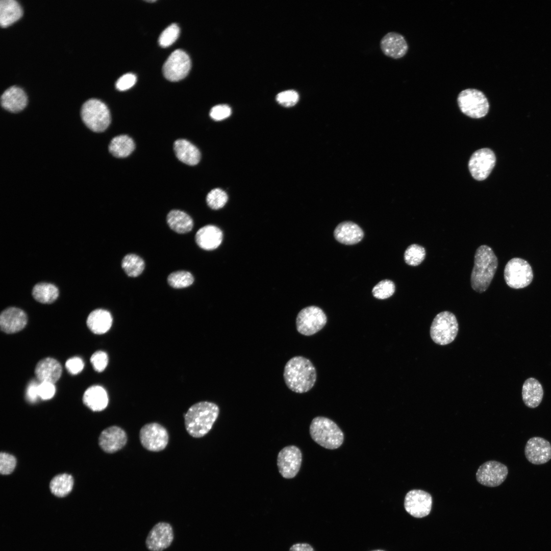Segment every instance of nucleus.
Here are the masks:
<instances>
[{
    "mask_svg": "<svg viewBox=\"0 0 551 551\" xmlns=\"http://www.w3.org/2000/svg\"><path fill=\"white\" fill-rule=\"evenodd\" d=\"M286 385L292 391L303 393L314 386L317 378L312 363L303 356H294L286 363L283 372Z\"/></svg>",
    "mask_w": 551,
    "mask_h": 551,
    "instance_id": "1",
    "label": "nucleus"
},
{
    "mask_svg": "<svg viewBox=\"0 0 551 551\" xmlns=\"http://www.w3.org/2000/svg\"><path fill=\"white\" fill-rule=\"evenodd\" d=\"M219 413L215 403L199 402L191 406L184 414V423L188 433L194 438L205 436L212 429Z\"/></svg>",
    "mask_w": 551,
    "mask_h": 551,
    "instance_id": "2",
    "label": "nucleus"
},
{
    "mask_svg": "<svg viewBox=\"0 0 551 551\" xmlns=\"http://www.w3.org/2000/svg\"><path fill=\"white\" fill-rule=\"evenodd\" d=\"M498 266V260L492 248L482 245L476 250L470 283L477 292L485 291L490 285Z\"/></svg>",
    "mask_w": 551,
    "mask_h": 551,
    "instance_id": "3",
    "label": "nucleus"
},
{
    "mask_svg": "<svg viewBox=\"0 0 551 551\" xmlns=\"http://www.w3.org/2000/svg\"><path fill=\"white\" fill-rule=\"evenodd\" d=\"M310 434L317 444L331 449L340 447L344 439L343 433L337 424L322 416L316 417L312 420L310 425Z\"/></svg>",
    "mask_w": 551,
    "mask_h": 551,
    "instance_id": "4",
    "label": "nucleus"
},
{
    "mask_svg": "<svg viewBox=\"0 0 551 551\" xmlns=\"http://www.w3.org/2000/svg\"><path fill=\"white\" fill-rule=\"evenodd\" d=\"M80 114L86 127L95 133L105 131L111 122V115L108 107L96 98H90L84 102L82 106Z\"/></svg>",
    "mask_w": 551,
    "mask_h": 551,
    "instance_id": "5",
    "label": "nucleus"
},
{
    "mask_svg": "<svg viewBox=\"0 0 551 551\" xmlns=\"http://www.w3.org/2000/svg\"><path fill=\"white\" fill-rule=\"evenodd\" d=\"M458 332V323L456 316L447 311L437 314L430 328L432 339L435 343L441 345H447L453 342Z\"/></svg>",
    "mask_w": 551,
    "mask_h": 551,
    "instance_id": "6",
    "label": "nucleus"
},
{
    "mask_svg": "<svg viewBox=\"0 0 551 551\" xmlns=\"http://www.w3.org/2000/svg\"><path fill=\"white\" fill-rule=\"evenodd\" d=\"M457 102L461 111L473 118H480L488 113L489 109L488 100L481 91L468 88L458 94Z\"/></svg>",
    "mask_w": 551,
    "mask_h": 551,
    "instance_id": "7",
    "label": "nucleus"
},
{
    "mask_svg": "<svg viewBox=\"0 0 551 551\" xmlns=\"http://www.w3.org/2000/svg\"><path fill=\"white\" fill-rule=\"evenodd\" d=\"M504 276L506 284L513 289L526 287L533 279L531 266L528 261L520 258H514L508 262Z\"/></svg>",
    "mask_w": 551,
    "mask_h": 551,
    "instance_id": "8",
    "label": "nucleus"
},
{
    "mask_svg": "<svg viewBox=\"0 0 551 551\" xmlns=\"http://www.w3.org/2000/svg\"><path fill=\"white\" fill-rule=\"evenodd\" d=\"M327 322V317L323 311L318 307L311 306L298 312L296 318V328L300 334L311 336L321 330Z\"/></svg>",
    "mask_w": 551,
    "mask_h": 551,
    "instance_id": "9",
    "label": "nucleus"
},
{
    "mask_svg": "<svg viewBox=\"0 0 551 551\" xmlns=\"http://www.w3.org/2000/svg\"><path fill=\"white\" fill-rule=\"evenodd\" d=\"M168 438L166 429L156 422L145 424L139 432L141 445L151 452H157L163 450L168 444Z\"/></svg>",
    "mask_w": 551,
    "mask_h": 551,
    "instance_id": "10",
    "label": "nucleus"
},
{
    "mask_svg": "<svg viewBox=\"0 0 551 551\" xmlns=\"http://www.w3.org/2000/svg\"><path fill=\"white\" fill-rule=\"evenodd\" d=\"M302 461V454L298 447L295 445L285 446L278 455L279 471L284 478H293L300 469Z\"/></svg>",
    "mask_w": 551,
    "mask_h": 551,
    "instance_id": "11",
    "label": "nucleus"
},
{
    "mask_svg": "<svg viewBox=\"0 0 551 551\" xmlns=\"http://www.w3.org/2000/svg\"><path fill=\"white\" fill-rule=\"evenodd\" d=\"M190 67L189 56L183 50L178 49L169 55L163 65V72L167 80L177 81L187 75Z\"/></svg>",
    "mask_w": 551,
    "mask_h": 551,
    "instance_id": "12",
    "label": "nucleus"
},
{
    "mask_svg": "<svg viewBox=\"0 0 551 551\" xmlns=\"http://www.w3.org/2000/svg\"><path fill=\"white\" fill-rule=\"evenodd\" d=\"M496 162L493 151L484 148L475 151L471 156L468 167L472 177L478 181L486 179L493 169Z\"/></svg>",
    "mask_w": 551,
    "mask_h": 551,
    "instance_id": "13",
    "label": "nucleus"
},
{
    "mask_svg": "<svg viewBox=\"0 0 551 551\" xmlns=\"http://www.w3.org/2000/svg\"><path fill=\"white\" fill-rule=\"evenodd\" d=\"M508 473V469L505 465L496 461H488L479 467L476 479L483 485L494 487L504 482Z\"/></svg>",
    "mask_w": 551,
    "mask_h": 551,
    "instance_id": "14",
    "label": "nucleus"
},
{
    "mask_svg": "<svg viewBox=\"0 0 551 551\" xmlns=\"http://www.w3.org/2000/svg\"><path fill=\"white\" fill-rule=\"evenodd\" d=\"M432 506V497L428 492L420 490L409 491L404 499L406 511L416 518H422L428 515Z\"/></svg>",
    "mask_w": 551,
    "mask_h": 551,
    "instance_id": "15",
    "label": "nucleus"
},
{
    "mask_svg": "<svg viewBox=\"0 0 551 551\" xmlns=\"http://www.w3.org/2000/svg\"><path fill=\"white\" fill-rule=\"evenodd\" d=\"M173 539V531L170 524L159 522L148 533L145 544L150 551H162L171 545Z\"/></svg>",
    "mask_w": 551,
    "mask_h": 551,
    "instance_id": "16",
    "label": "nucleus"
},
{
    "mask_svg": "<svg viewBox=\"0 0 551 551\" xmlns=\"http://www.w3.org/2000/svg\"><path fill=\"white\" fill-rule=\"evenodd\" d=\"M524 454L527 459L533 464L546 463L551 459V444L542 437L531 438L525 444Z\"/></svg>",
    "mask_w": 551,
    "mask_h": 551,
    "instance_id": "17",
    "label": "nucleus"
},
{
    "mask_svg": "<svg viewBox=\"0 0 551 551\" xmlns=\"http://www.w3.org/2000/svg\"><path fill=\"white\" fill-rule=\"evenodd\" d=\"M127 436L121 428L113 425L104 430L101 433L98 443L106 453H114L121 449L127 443Z\"/></svg>",
    "mask_w": 551,
    "mask_h": 551,
    "instance_id": "18",
    "label": "nucleus"
},
{
    "mask_svg": "<svg viewBox=\"0 0 551 551\" xmlns=\"http://www.w3.org/2000/svg\"><path fill=\"white\" fill-rule=\"evenodd\" d=\"M380 45L385 55L394 59L402 58L408 51L404 36L395 32L386 33L381 39Z\"/></svg>",
    "mask_w": 551,
    "mask_h": 551,
    "instance_id": "19",
    "label": "nucleus"
},
{
    "mask_svg": "<svg viewBox=\"0 0 551 551\" xmlns=\"http://www.w3.org/2000/svg\"><path fill=\"white\" fill-rule=\"evenodd\" d=\"M28 317L20 309L10 307L4 310L0 316L1 330L7 334L15 333L22 330L26 325Z\"/></svg>",
    "mask_w": 551,
    "mask_h": 551,
    "instance_id": "20",
    "label": "nucleus"
},
{
    "mask_svg": "<svg viewBox=\"0 0 551 551\" xmlns=\"http://www.w3.org/2000/svg\"><path fill=\"white\" fill-rule=\"evenodd\" d=\"M27 103V96L20 87L12 86L7 88L1 96V104L5 110L13 113L23 110Z\"/></svg>",
    "mask_w": 551,
    "mask_h": 551,
    "instance_id": "21",
    "label": "nucleus"
},
{
    "mask_svg": "<svg viewBox=\"0 0 551 551\" xmlns=\"http://www.w3.org/2000/svg\"><path fill=\"white\" fill-rule=\"evenodd\" d=\"M223 238L221 230L215 226L207 225L200 228L195 234L197 244L205 250H213L221 244Z\"/></svg>",
    "mask_w": 551,
    "mask_h": 551,
    "instance_id": "22",
    "label": "nucleus"
},
{
    "mask_svg": "<svg viewBox=\"0 0 551 551\" xmlns=\"http://www.w3.org/2000/svg\"><path fill=\"white\" fill-rule=\"evenodd\" d=\"M35 373L39 382H46L54 384L61 375L62 367L60 363L55 359L46 358L37 364Z\"/></svg>",
    "mask_w": 551,
    "mask_h": 551,
    "instance_id": "23",
    "label": "nucleus"
},
{
    "mask_svg": "<svg viewBox=\"0 0 551 551\" xmlns=\"http://www.w3.org/2000/svg\"><path fill=\"white\" fill-rule=\"evenodd\" d=\"M334 235L339 242L346 245H352L359 242L362 239L364 233L357 224L352 221H343L336 227Z\"/></svg>",
    "mask_w": 551,
    "mask_h": 551,
    "instance_id": "24",
    "label": "nucleus"
},
{
    "mask_svg": "<svg viewBox=\"0 0 551 551\" xmlns=\"http://www.w3.org/2000/svg\"><path fill=\"white\" fill-rule=\"evenodd\" d=\"M543 396V387L537 379L530 378L524 381L522 388V398L526 406L530 408L537 407Z\"/></svg>",
    "mask_w": 551,
    "mask_h": 551,
    "instance_id": "25",
    "label": "nucleus"
},
{
    "mask_svg": "<svg viewBox=\"0 0 551 551\" xmlns=\"http://www.w3.org/2000/svg\"><path fill=\"white\" fill-rule=\"evenodd\" d=\"M173 149L177 158L186 164L195 165L200 161L201 153L198 149L185 139L176 140Z\"/></svg>",
    "mask_w": 551,
    "mask_h": 551,
    "instance_id": "26",
    "label": "nucleus"
},
{
    "mask_svg": "<svg viewBox=\"0 0 551 551\" xmlns=\"http://www.w3.org/2000/svg\"><path fill=\"white\" fill-rule=\"evenodd\" d=\"M84 404L93 411L105 409L108 404V397L106 390L101 386L95 385L89 387L83 397Z\"/></svg>",
    "mask_w": 551,
    "mask_h": 551,
    "instance_id": "27",
    "label": "nucleus"
},
{
    "mask_svg": "<svg viewBox=\"0 0 551 551\" xmlns=\"http://www.w3.org/2000/svg\"><path fill=\"white\" fill-rule=\"evenodd\" d=\"M112 317L110 313L104 309H96L92 311L87 319V325L89 330L96 334H103L111 328Z\"/></svg>",
    "mask_w": 551,
    "mask_h": 551,
    "instance_id": "28",
    "label": "nucleus"
},
{
    "mask_svg": "<svg viewBox=\"0 0 551 551\" xmlns=\"http://www.w3.org/2000/svg\"><path fill=\"white\" fill-rule=\"evenodd\" d=\"M166 220L169 228L179 234L191 231L193 226L191 217L186 213L179 210L170 211L167 216Z\"/></svg>",
    "mask_w": 551,
    "mask_h": 551,
    "instance_id": "29",
    "label": "nucleus"
},
{
    "mask_svg": "<svg viewBox=\"0 0 551 551\" xmlns=\"http://www.w3.org/2000/svg\"><path fill=\"white\" fill-rule=\"evenodd\" d=\"M22 11L19 4L15 0L0 1V24L6 27L18 20Z\"/></svg>",
    "mask_w": 551,
    "mask_h": 551,
    "instance_id": "30",
    "label": "nucleus"
},
{
    "mask_svg": "<svg viewBox=\"0 0 551 551\" xmlns=\"http://www.w3.org/2000/svg\"><path fill=\"white\" fill-rule=\"evenodd\" d=\"M109 151L116 158H125L134 150L135 144L133 139L126 135L114 137L109 145Z\"/></svg>",
    "mask_w": 551,
    "mask_h": 551,
    "instance_id": "31",
    "label": "nucleus"
},
{
    "mask_svg": "<svg viewBox=\"0 0 551 551\" xmlns=\"http://www.w3.org/2000/svg\"><path fill=\"white\" fill-rule=\"evenodd\" d=\"M73 486L72 477L67 473L59 474L51 481L49 489L52 494L58 497L67 496L71 491Z\"/></svg>",
    "mask_w": 551,
    "mask_h": 551,
    "instance_id": "32",
    "label": "nucleus"
},
{
    "mask_svg": "<svg viewBox=\"0 0 551 551\" xmlns=\"http://www.w3.org/2000/svg\"><path fill=\"white\" fill-rule=\"evenodd\" d=\"M32 295L37 301L41 303L51 304L57 299L59 296V290L53 284L40 283L34 287Z\"/></svg>",
    "mask_w": 551,
    "mask_h": 551,
    "instance_id": "33",
    "label": "nucleus"
},
{
    "mask_svg": "<svg viewBox=\"0 0 551 551\" xmlns=\"http://www.w3.org/2000/svg\"><path fill=\"white\" fill-rule=\"evenodd\" d=\"M121 267L129 277H136L143 272L145 267V263L139 256L134 254H129L123 257L121 262Z\"/></svg>",
    "mask_w": 551,
    "mask_h": 551,
    "instance_id": "34",
    "label": "nucleus"
},
{
    "mask_svg": "<svg viewBox=\"0 0 551 551\" xmlns=\"http://www.w3.org/2000/svg\"><path fill=\"white\" fill-rule=\"evenodd\" d=\"M168 284L174 288H186L192 285L194 282L192 274L184 270H180L171 273L167 278Z\"/></svg>",
    "mask_w": 551,
    "mask_h": 551,
    "instance_id": "35",
    "label": "nucleus"
},
{
    "mask_svg": "<svg viewBox=\"0 0 551 551\" xmlns=\"http://www.w3.org/2000/svg\"><path fill=\"white\" fill-rule=\"evenodd\" d=\"M425 248L418 244L409 245L404 253L405 262L410 266H417L422 262L425 257Z\"/></svg>",
    "mask_w": 551,
    "mask_h": 551,
    "instance_id": "36",
    "label": "nucleus"
},
{
    "mask_svg": "<svg viewBox=\"0 0 551 551\" xmlns=\"http://www.w3.org/2000/svg\"><path fill=\"white\" fill-rule=\"evenodd\" d=\"M394 283L389 280L379 282L372 290L373 296L378 299H384L391 296L395 292Z\"/></svg>",
    "mask_w": 551,
    "mask_h": 551,
    "instance_id": "37",
    "label": "nucleus"
},
{
    "mask_svg": "<svg viewBox=\"0 0 551 551\" xmlns=\"http://www.w3.org/2000/svg\"><path fill=\"white\" fill-rule=\"evenodd\" d=\"M228 199V195L224 191L219 188H215L208 194L206 201L210 208L217 210L225 205Z\"/></svg>",
    "mask_w": 551,
    "mask_h": 551,
    "instance_id": "38",
    "label": "nucleus"
},
{
    "mask_svg": "<svg viewBox=\"0 0 551 551\" xmlns=\"http://www.w3.org/2000/svg\"><path fill=\"white\" fill-rule=\"evenodd\" d=\"M180 29L176 23H172L166 28L161 34L159 38L160 45L163 47L171 45L178 38Z\"/></svg>",
    "mask_w": 551,
    "mask_h": 551,
    "instance_id": "39",
    "label": "nucleus"
},
{
    "mask_svg": "<svg viewBox=\"0 0 551 551\" xmlns=\"http://www.w3.org/2000/svg\"><path fill=\"white\" fill-rule=\"evenodd\" d=\"M16 465V459L13 455L2 452L0 454V472L7 475L12 473Z\"/></svg>",
    "mask_w": 551,
    "mask_h": 551,
    "instance_id": "40",
    "label": "nucleus"
},
{
    "mask_svg": "<svg viewBox=\"0 0 551 551\" xmlns=\"http://www.w3.org/2000/svg\"><path fill=\"white\" fill-rule=\"evenodd\" d=\"M298 93L294 90H288L278 93L276 96L277 101L284 107H292L298 101Z\"/></svg>",
    "mask_w": 551,
    "mask_h": 551,
    "instance_id": "41",
    "label": "nucleus"
},
{
    "mask_svg": "<svg viewBox=\"0 0 551 551\" xmlns=\"http://www.w3.org/2000/svg\"><path fill=\"white\" fill-rule=\"evenodd\" d=\"M90 362L95 371L102 372L106 368L108 364L107 354L103 351H97L91 356Z\"/></svg>",
    "mask_w": 551,
    "mask_h": 551,
    "instance_id": "42",
    "label": "nucleus"
},
{
    "mask_svg": "<svg viewBox=\"0 0 551 551\" xmlns=\"http://www.w3.org/2000/svg\"><path fill=\"white\" fill-rule=\"evenodd\" d=\"M231 114L230 107L227 105H218L213 107L210 110V117L216 121H220L228 117Z\"/></svg>",
    "mask_w": 551,
    "mask_h": 551,
    "instance_id": "43",
    "label": "nucleus"
},
{
    "mask_svg": "<svg viewBox=\"0 0 551 551\" xmlns=\"http://www.w3.org/2000/svg\"><path fill=\"white\" fill-rule=\"evenodd\" d=\"M56 391L54 384L49 382H42L38 386V393L40 398L44 400L52 398Z\"/></svg>",
    "mask_w": 551,
    "mask_h": 551,
    "instance_id": "44",
    "label": "nucleus"
},
{
    "mask_svg": "<svg viewBox=\"0 0 551 551\" xmlns=\"http://www.w3.org/2000/svg\"><path fill=\"white\" fill-rule=\"evenodd\" d=\"M136 76L132 73H128L120 77L116 82V88L123 91L131 88L136 82Z\"/></svg>",
    "mask_w": 551,
    "mask_h": 551,
    "instance_id": "45",
    "label": "nucleus"
},
{
    "mask_svg": "<svg viewBox=\"0 0 551 551\" xmlns=\"http://www.w3.org/2000/svg\"><path fill=\"white\" fill-rule=\"evenodd\" d=\"M65 366L69 373L72 374H77L82 371L84 363L82 359L74 357L67 360Z\"/></svg>",
    "mask_w": 551,
    "mask_h": 551,
    "instance_id": "46",
    "label": "nucleus"
},
{
    "mask_svg": "<svg viewBox=\"0 0 551 551\" xmlns=\"http://www.w3.org/2000/svg\"><path fill=\"white\" fill-rule=\"evenodd\" d=\"M39 383L35 380L32 381L28 385L26 391V397L27 400L31 403H35L39 397L38 393V386Z\"/></svg>",
    "mask_w": 551,
    "mask_h": 551,
    "instance_id": "47",
    "label": "nucleus"
},
{
    "mask_svg": "<svg viewBox=\"0 0 551 551\" xmlns=\"http://www.w3.org/2000/svg\"><path fill=\"white\" fill-rule=\"evenodd\" d=\"M289 551H315L313 547L307 543H297L293 544Z\"/></svg>",
    "mask_w": 551,
    "mask_h": 551,
    "instance_id": "48",
    "label": "nucleus"
},
{
    "mask_svg": "<svg viewBox=\"0 0 551 551\" xmlns=\"http://www.w3.org/2000/svg\"><path fill=\"white\" fill-rule=\"evenodd\" d=\"M371 551H385V550H382V549H377V550H371Z\"/></svg>",
    "mask_w": 551,
    "mask_h": 551,
    "instance_id": "49",
    "label": "nucleus"
}]
</instances>
